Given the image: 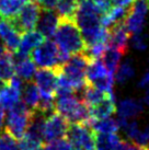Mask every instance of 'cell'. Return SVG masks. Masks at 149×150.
Masks as SVG:
<instances>
[{
	"instance_id": "cell-23",
	"label": "cell",
	"mask_w": 149,
	"mask_h": 150,
	"mask_svg": "<svg viewBox=\"0 0 149 150\" xmlns=\"http://www.w3.org/2000/svg\"><path fill=\"white\" fill-rule=\"evenodd\" d=\"M90 126L95 134L117 133V130L120 128L117 121L112 117L101 118V120H91Z\"/></svg>"
},
{
	"instance_id": "cell-33",
	"label": "cell",
	"mask_w": 149,
	"mask_h": 150,
	"mask_svg": "<svg viewBox=\"0 0 149 150\" xmlns=\"http://www.w3.org/2000/svg\"><path fill=\"white\" fill-rule=\"evenodd\" d=\"M57 0H40L38 6L42 9H54Z\"/></svg>"
},
{
	"instance_id": "cell-22",
	"label": "cell",
	"mask_w": 149,
	"mask_h": 150,
	"mask_svg": "<svg viewBox=\"0 0 149 150\" xmlns=\"http://www.w3.org/2000/svg\"><path fill=\"white\" fill-rule=\"evenodd\" d=\"M79 6V0H57L55 11L59 19L74 20V16Z\"/></svg>"
},
{
	"instance_id": "cell-32",
	"label": "cell",
	"mask_w": 149,
	"mask_h": 150,
	"mask_svg": "<svg viewBox=\"0 0 149 150\" xmlns=\"http://www.w3.org/2000/svg\"><path fill=\"white\" fill-rule=\"evenodd\" d=\"M149 86V69L145 71V74L141 76V78L139 79L138 82V88L140 89H145Z\"/></svg>"
},
{
	"instance_id": "cell-6",
	"label": "cell",
	"mask_w": 149,
	"mask_h": 150,
	"mask_svg": "<svg viewBox=\"0 0 149 150\" xmlns=\"http://www.w3.org/2000/svg\"><path fill=\"white\" fill-rule=\"evenodd\" d=\"M41 7L33 1L28 0V2L21 8L19 12L11 18H7L9 23L11 24L13 30L22 35L23 33L31 31L36 25L37 18L40 14Z\"/></svg>"
},
{
	"instance_id": "cell-3",
	"label": "cell",
	"mask_w": 149,
	"mask_h": 150,
	"mask_svg": "<svg viewBox=\"0 0 149 150\" xmlns=\"http://www.w3.org/2000/svg\"><path fill=\"white\" fill-rule=\"evenodd\" d=\"M90 60L91 59L83 52L78 53L69 56V58L57 69L77 94L80 93L87 84L86 74Z\"/></svg>"
},
{
	"instance_id": "cell-15",
	"label": "cell",
	"mask_w": 149,
	"mask_h": 150,
	"mask_svg": "<svg viewBox=\"0 0 149 150\" xmlns=\"http://www.w3.org/2000/svg\"><path fill=\"white\" fill-rule=\"evenodd\" d=\"M91 120H101L111 117L116 112V103L114 94H106L102 100L93 106L89 108Z\"/></svg>"
},
{
	"instance_id": "cell-31",
	"label": "cell",
	"mask_w": 149,
	"mask_h": 150,
	"mask_svg": "<svg viewBox=\"0 0 149 150\" xmlns=\"http://www.w3.org/2000/svg\"><path fill=\"white\" fill-rule=\"evenodd\" d=\"M132 44L136 50H145L147 47V36L145 34H141V32L135 33L132 38Z\"/></svg>"
},
{
	"instance_id": "cell-30",
	"label": "cell",
	"mask_w": 149,
	"mask_h": 150,
	"mask_svg": "<svg viewBox=\"0 0 149 150\" xmlns=\"http://www.w3.org/2000/svg\"><path fill=\"white\" fill-rule=\"evenodd\" d=\"M114 150H148L147 147L140 146L134 142H128V140H120L118 144L116 145Z\"/></svg>"
},
{
	"instance_id": "cell-4",
	"label": "cell",
	"mask_w": 149,
	"mask_h": 150,
	"mask_svg": "<svg viewBox=\"0 0 149 150\" xmlns=\"http://www.w3.org/2000/svg\"><path fill=\"white\" fill-rule=\"evenodd\" d=\"M31 58L35 66L40 68L58 69L69 56L60 52L55 42L46 40L31 52Z\"/></svg>"
},
{
	"instance_id": "cell-11",
	"label": "cell",
	"mask_w": 149,
	"mask_h": 150,
	"mask_svg": "<svg viewBox=\"0 0 149 150\" xmlns=\"http://www.w3.org/2000/svg\"><path fill=\"white\" fill-rule=\"evenodd\" d=\"M129 35L131 33L124 22L113 24L108 29V46L115 48L124 55L128 50Z\"/></svg>"
},
{
	"instance_id": "cell-20",
	"label": "cell",
	"mask_w": 149,
	"mask_h": 150,
	"mask_svg": "<svg viewBox=\"0 0 149 150\" xmlns=\"http://www.w3.org/2000/svg\"><path fill=\"white\" fill-rule=\"evenodd\" d=\"M21 90L11 84H4L0 91V106L4 110H9L20 101Z\"/></svg>"
},
{
	"instance_id": "cell-21",
	"label": "cell",
	"mask_w": 149,
	"mask_h": 150,
	"mask_svg": "<svg viewBox=\"0 0 149 150\" xmlns=\"http://www.w3.org/2000/svg\"><path fill=\"white\" fill-rule=\"evenodd\" d=\"M122 56H123V54L120 53L117 50L108 46V47L105 48V50L102 53L100 59H101L102 64L105 66V68L108 69L109 72H110L112 76H114L116 69H117V67L120 65V60Z\"/></svg>"
},
{
	"instance_id": "cell-9",
	"label": "cell",
	"mask_w": 149,
	"mask_h": 150,
	"mask_svg": "<svg viewBox=\"0 0 149 150\" xmlns=\"http://www.w3.org/2000/svg\"><path fill=\"white\" fill-rule=\"evenodd\" d=\"M69 123L59 113L53 112L47 115L43 127V140L45 142H52L66 137Z\"/></svg>"
},
{
	"instance_id": "cell-29",
	"label": "cell",
	"mask_w": 149,
	"mask_h": 150,
	"mask_svg": "<svg viewBox=\"0 0 149 150\" xmlns=\"http://www.w3.org/2000/svg\"><path fill=\"white\" fill-rule=\"evenodd\" d=\"M44 150H74V148L68 140L62 138V139H58L55 142H48Z\"/></svg>"
},
{
	"instance_id": "cell-14",
	"label": "cell",
	"mask_w": 149,
	"mask_h": 150,
	"mask_svg": "<svg viewBox=\"0 0 149 150\" xmlns=\"http://www.w3.org/2000/svg\"><path fill=\"white\" fill-rule=\"evenodd\" d=\"M144 112V106L140 101L134 99H124L116 105L117 118L123 121H131L138 117Z\"/></svg>"
},
{
	"instance_id": "cell-38",
	"label": "cell",
	"mask_w": 149,
	"mask_h": 150,
	"mask_svg": "<svg viewBox=\"0 0 149 150\" xmlns=\"http://www.w3.org/2000/svg\"><path fill=\"white\" fill-rule=\"evenodd\" d=\"M4 84H6V82H4V81H1V80H0V91L2 90V88L4 87Z\"/></svg>"
},
{
	"instance_id": "cell-40",
	"label": "cell",
	"mask_w": 149,
	"mask_h": 150,
	"mask_svg": "<svg viewBox=\"0 0 149 150\" xmlns=\"http://www.w3.org/2000/svg\"><path fill=\"white\" fill-rule=\"evenodd\" d=\"M148 150H149V149H148Z\"/></svg>"
},
{
	"instance_id": "cell-10",
	"label": "cell",
	"mask_w": 149,
	"mask_h": 150,
	"mask_svg": "<svg viewBox=\"0 0 149 150\" xmlns=\"http://www.w3.org/2000/svg\"><path fill=\"white\" fill-rule=\"evenodd\" d=\"M57 69L41 68L34 75V83L37 87L41 96H55L57 87Z\"/></svg>"
},
{
	"instance_id": "cell-5",
	"label": "cell",
	"mask_w": 149,
	"mask_h": 150,
	"mask_svg": "<svg viewBox=\"0 0 149 150\" xmlns=\"http://www.w3.org/2000/svg\"><path fill=\"white\" fill-rule=\"evenodd\" d=\"M33 112L34 111H31L19 101L17 104L8 110L4 117V132L10 134L16 139H20L29 126Z\"/></svg>"
},
{
	"instance_id": "cell-2",
	"label": "cell",
	"mask_w": 149,
	"mask_h": 150,
	"mask_svg": "<svg viewBox=\"0 0 149 150\" xmlns=\"http://www.w3.org/2000/svg\"><path fill=\"white\" fill-rule=\"evenodd\" d=\"M53 38L59 50L68 56L82 53L86 50V44L74 20L59 19Z\"/></svg>"
},
{
	"instance_id": "cell-35",
	"label": "cell",
	"mask_w": 149,
	"mask_h": 150,
	"mask_svg": "<svg viewBox=\"0 0 149 150\" xmlns=\"http://www.w3.org/2000/svg\"><path fill=\"white\" fill-rule=\"evenodd\" d=\"M4 117H6V115H4V110L0 106V133L4 132Z\"/></svg>"
},
{
	"instance_id": "cell-24",
	"label": "cell",
	"mask_w": 149,
	"mask_h": 150,
	"mask_svg": "<svg viewBox=\"0 0 149 150\" xmlns=\"http://www.w3.org/2000/svg\"><path fill=\"white\" fill-rule=\"evenodd\" d=\"M120 140L116 133L95 134V148L96 150H114Z\"/></svg>"
},
{
	"instance_id": "cell-8",
	"label": "cell",
	"mask_w": 149,
	"mask_h": 150,
	"mask_svg": "<svg viewBox=\"0 0 149 150\" xmlns=\"http://www.w3.org/2000/svg\"><path fill=\"white\" fill-rule=\"evenodd\" d=\"M149 12V0H134L129 4L127 14L124 20L125 26L131 34L143 31L146 16Z\"/></svg>"
},
{
	"instance_id": "cell-28",
	"label": "cell",
	"mask_w": 149,
	"mask_h": 150,
	"mask_svg": "<svg viewBox=\"0 0 149 150\" xmlns=\"http://www.w3.org/2000/svg\"><path fill=\"white\" fill-rule=\"evenodd\" d=\"M0 150H20L16 138L4 130L0 133Z\"/></svg>"
},
{
	"instance_id": "cell-36",
	"label": "cell",
	"mask_w": 149,
	"mask_h": 150,
	"mask_svg": "<svg viewBox=\"0 0 149 150\" xmlns=\"http://www.w3.org/2000/svg\"><path fill=\"white\" fill-rule=\"evenodd\" d=\"M7 52H8V50L6 48V46H4V42H2V40L0 38V56L4 55V53H7Z\"/></svg>"
},
{
	"instance_id": "cell-18",
	"label": "cell",
	"mask_w": 149,
	"mask_h": 150,
	"mask_svg": "<svg viewBox=\"0 0 149 150\" xmlns=\"http://www.w3.org/2000/svg\"><path fill=\"white\" fill-rule=\"evenodd\" d=\"M22 103L30 108L31 111H35L40 101V91L35 83L31 81H26V83H23V87L21 89V96Z\"/></svg>"
},
{
	"instance_id": "cell-25",
	"label": "cell",
	"mask_w": 149,
	"mask_h": 150,
	"mask_svg": "<svg viewBox=\"0 0 149 150\" xmlns=\"http://www.w3.org/2000/svg\"><path fill=\"white\" fill-rule=\"evenodd\" d=\"M26 2L28 0H0V13L6 19L11 18L16 16Z\"/></svg>"
},
{
	"instance_id": "cell-26",
	"label": "cell",
	"mask_w": 149,
	"mask_h": 150,
	"mask_svg": "<svg viewBox=\"0 0 149 150\" xmlns=\"http://www.w3.org/2000/svg\"><path fill=\"white\" fill-rule=\"evenodd\" d=\"M14 76V66H13L11 53L7 52L0 56V80L4 82H9V80Z\"/></svg>"
},
{
	"instance_id": "cell-13",
	"label": "cell",
	"mask_w": 149,
	"mask_h": 150,
	"mask_svg": "<svg viewBox=\"0 0 149 150\" xmlns=\"http://www.w3.org/2000/svg\"><path fill=\"white\" fill-rule=\"evenodd\" d=\"M11 59L14 66V72L19 78L23 81H30L33 79L36 72V66L29 57V55L22 54L16 50L11 53Z\"/></svg>"
},
{
	"instance_id": "cell-19",
	"label": "cell",
	"mask_w": 149,
	"mask_h": 150,
	"mask_svg": "<svg viewBox=\"0 0 149 150\" xmlns=\"http://www.w3.org/2000/svg\"><path fill=\"white\" fill-rule=\"evenodd\" d=\"M127 10H128V7H123V6L113 7L112 6L111 9L101 17V25L105 29H109L113 24L124 22L126 14H127Z\"/></svg>"
},
{
	"instance_id": "cell-7",
	"label": "cell",
	"mask_w": 149,
	"mask_h": 150,
	"mask_svg": "<svg viewBox=\"0 0 149 150\" xmlns=\"http://www.w3.org/2000/svg\"><path fill=\"white\" fill-rule=\"evenodd\" d=\"M66 137L74 150H94L95 148V133L90 124H69Z\"/></svg>"
},
{
	"instance_id": "cell-16",
	"label": "cell",
	"mask_w": 149,
	"mask_h": 150,
	"mask_svg": "<svg viewBox=\"0 0 149 150\" xmlns=\"http://www.w3.org/2000/svg\"><path fill=\"white\" fill-rule=\"evenodd\" d=\"M0 38L2 40L8 52L12 53L16 52L20 45L21 35L13 30L11 24L6 19L0 22Z\"/></svg>"
},
{
	"instance_id": "cell-39",
	"label": "cell",
	"mask_w": 149,
	"mask_h": 150,
	"mask_svg": "<svg viewBox=\"0 0 149 150\" xmlns=\"http://www.w3.org/2000/svg\"><path fill=\"white\" fill-rule=\"evenodd\" d=\"M37 150H44V149H41V148H40V149H37Z\"/></svg>"
},
{
	"instance_id": "cell-1",
	"label": "cell",
	"mask_w": 149,
	"mask_h": 150,
	"mask_svg": "<svg viewBox=\"0 0 149 150\" xmlns=\"http://www.w3.org/2000/svg\"><path fill=\"white\" fill-rule=\"evenodd\" d=\"M55 110L67 120L69 124H90L91 116L89 106L74 91L55 92Z\"/></svg>"
},
{
	"instance_id": "cell-34",
	"label": "cell",
	"mask_w": 149,
	"mask_h": 150,
	"mask_svg": "<svg viewBox=\"0 0 149 150\" xmlns=\"http://www.w3.org/2000/svg\"><path fill=\"white\" fill-rule=\"evenodd\" d=\"M134 0H112V4L116 6H123V7H128Z\"/></svg>"
},
{
	"instance_id": "cell-27",
	"label": "cell",
	"mask_w": 149,
	"mask_h": 150,
	"mask_svg": "<svg viewBox=\"0 0 149 150\" xmlns=\"http://www.w3.org/2000/svg\"><path fill=\"white\" fill-rule=\"evenodd\" d=\"M135 75V69L131 60H125L123 64L118 65L114 74V81L117 83L123 84L126 83L131 78H133Z\"/></svg>"
},
{
	"instance_id": "cell-12",
	"label": "cell",
	"mask_w": 149,
	"mask_h": 150,
	"mask_svg": "<svg viewBox=\"0 0 149 150\" xmlns=\"http://www.w3.org/2000/svg\"><path fill=\"white\" fill-rule=\"evenodd\" d=\"M59 17L54 9H42L36 21V31L46 38H53L55 31L58 26Z\"/></svg>"
},
{
	"instance_id": "cell-37",
	"label": "cell",
	"mask_w": 149,
	"mask_h": 150,
	"mask_svg": "<svg viewBox=\"0 0 149 150\" xmlns=\"http://www.w3.org/2000/svg\"><path fill=\"white\" fill-rule=\"evenodd\" d=\"M144 102L149 106V86L147 87V90H146L145 96H144Z\"/></svg>"
},
{
	"instance_id": "cell-17",
	"label": "cell",
	"mask_w": 149,
	"mask_h": 150,
	"mask_svg": "<svg viewBox=\"0 0 149 150\" xmlns=\"http://www.w3.org/2000/svg\"><path fill=\"white\" fill-rule=\"evenodd\" d=\"M44 36L40 32L31 30L22 34V38L20 40V45L18 47V52L22 54L29 55L32 50L40 45L44 41Z\"/></svg>"
}]
</instances>
